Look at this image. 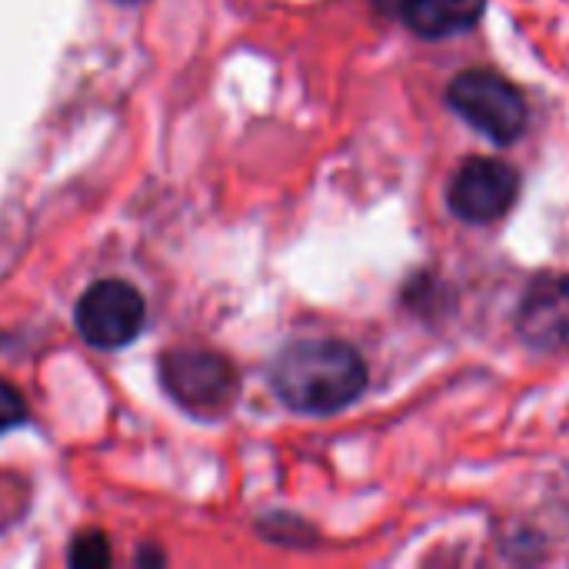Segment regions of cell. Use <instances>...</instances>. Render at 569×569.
I'll return each mask as SVG.
<instances>
[{
  "label": "cell",
  "mask_w": 569,
  "mask_h": 569,
  "mask_svg": "<svg viewBox=\"0 0 569 569\" xmlns=\"http://www.w3.org/2000/svg\"><path fill=\"white\" fill-rule=\"evenodd\" d=\"M520 197V173L493 157H470L450 183V210L463 223H493Z\"/></svg>",
  "instance_id": "cell-5"
},
{
  "label": "cell",
  "mask_w": 569,
  "mask_h": 569,
  "mask_svg": "<svg viewBox=\"0 0 569 569\" xmlns=\"http://www.w3.org/2000/svg\"><path fill=\"white\" fill-rule=\"evenodd\" d=\"M167 393L193 413H223L237 390V370L227 357L210 350H173L160 363Z\"/></svg>",
  "instance_id": "cell-3"
},
{
  "label": "cell",
  "mask_w": 569,
  "mask_h": 569,
  "mask_svg": "<svg viewBox=\"0 0 569 569\" xmlns=\"http://www.w3.org/2000/svg\"><path fill=\"white\" fill-rule=\"evenodd\" d=\"M120 3H133V0H120Z\"/></svg>",
  "instance_id": "cell-10"
},
{
  "label": "cell",
  "mask_w": 569,
  "mask_h": 569,
  "mask_svg": "<svg viewBox=\"0 0 569 569\" xmlns=\"http://www.w3.org/2000/svg\"><path fill=\"white\" fill-rule=\"evenodd\" d=\"M517 333L537 353H567L569 350V277L540 273L517 310Z\"/></svg>",
  "instance_id": "cell-6"
},
{
  "label": "cell",
  "mask_w": 569,
  "mask_h": 569,
  "mask_svg": "<svg viewBox=\"0 0 569 569\" xmlns=\"http://www.w3.org/2000/svg\"><path fill=\"white\" fill-rule=\"evenodd\" d=\"M407 27L423 40H443L453 33L470 30L483 10L487 0H403L400 3Z\"/></svg>",
  "instance_id": "cell-7"
},
{
  "label": "cell",
  "mask_w": 569,
  "mask_h": 569,
  "mask_svg": "<svg viewBox=\"0 0 569 569\" xmlns=\"http://www.w3.org/2000/svg\"><path fill=\"white\" fill-rule=\"evenodd\" d=\"M23 420H27V403H23V397H20L7 380H0V433L20 427Z\"/></svg>",
  "instance_id": "cell-9"
},
{
  "label": "cell",
  "mask_w": 569,
  "mask_h": 569,
  "mask_svg": "<svg viewBox=\"0 0 569 569\" xmlns=\"http://www.w3.org/2000/svg\"><path fill=\"white\" fill-rule=\"evenodd\" d=\"M447 103L487 140L507 147L523 137L530 110L520 87L493 70H463L447 87Z\"/></svg>",
  "instance_id": "cell-2"
},
{
  "label": "cell",
  "mask_w": 569,
  "mask_h": 569,
  "mask_svg": "<svg viewBox=\"0 0 569 569\" xmlns=\"http://www.w3.org/2000/svg\"><path fill=\"white\" fill-rule=\"evenodd\" d=\"M77 330L90 347L117 350L137 340L147 320L143 297L123 280H100L77 300Z\"/></svg>",
  "instance_id": "cell-4"
},
{
  "label": "cell",
  "mask_w": 569,
  "mask_h": 569,
  "mask_svg": "<svg viewBox=\"0 0 569 569\" xmlns=\"http://www.w3.org/2000/svg\"><path fill=\"white\" fill-rule=\"evenodd\" d=\"M277 397L297 413H340L367 390V363L343 340H297L270 367Z\"/></svg>",
  "instance_id": "cell-1"
},
{
  "label": "cell",
  "mask_w": 569,
  "mask_h": 569,
  "mask_svg": "<svg viewBox=\"0 0 569 569\" xmlns=\"http://www.w3.org/2000/svg\"><path fill=\"white\" fill-rule=\"evenodd\" d=\"M67 560H70V567H83V569L107 567V563L113 560V553H110V540H107L103 533H97V530H87V533L73 537Z\"/></svg>",
  "instance_id": "cell-8"
}]
</instances>
